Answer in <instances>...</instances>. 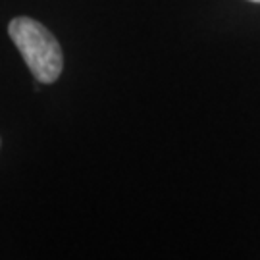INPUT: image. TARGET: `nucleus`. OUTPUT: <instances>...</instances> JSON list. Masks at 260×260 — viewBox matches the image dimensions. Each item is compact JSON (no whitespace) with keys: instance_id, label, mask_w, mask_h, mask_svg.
I'll list each match as a JSON object with an SVG mask.
<instances>
[{"instance_id":"f257e3e1","label":"nucleus","mask_w":260,"mask_h":260,"mask_svg":"<svg viewBox=\"0 0 260 260\" xmlns=\"http://www.w3.org/2000/svg\"><path fill=\"white\" fill-rule=\"evenodd\" d=\"M8 33L39 83H54L64 68L62 48L54 35L43 23L23 16L10 21Z\"/></svg>"},{"instance_id":"f03ea898","label":"nucleus","mask_w":260,"mask_h":260,"mask_svg":"<svg viewBox=\"0 0 260 260\" xmlns=\"http://www.w3.org/2000/svg\"><path fill=\"white\" fill-rule=\"evenodd\" d=\"M249 2H256V4H260V0H249Z\"/></svg>"}]
</instances>
